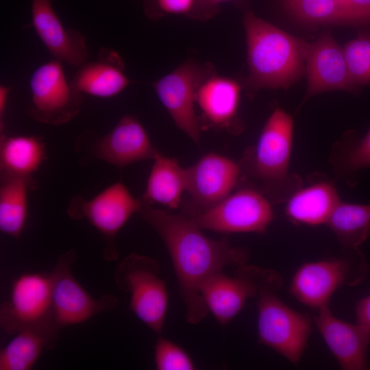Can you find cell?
<instances>
[{"mask_svg":"<svg viewBox=\"0 0 370 370\" xmlns=\"http://www.w3.org/2000/svg\"><path fill=\"white\" fill-rule=\"evenodd\" d=\"M354 23H370V0H347Z\"/></svg>","mask_w":370,"mask_h":370,"instance_id":"d6a6232c","label":"cell"},{"mask_svg":"<svg viewBox=\"0 0 370 370\" xmlns=\"http://www.w3.org/2000/svg\"><path fill=\"white\" fill-rule=\"evenodd\" d=\"M336 1L339 2L342 5H343L348 10L347 5V0H336ZM349 11V10H348ZM350 14V13H349ZM351 15V14H350Z\"/></svg>","mask_w":370,"mask_h":370,"instance_id":"d590c367","label":"cell"},{"mask_svg":"<svg viewBox=\"0 0 370 370\" xmlns=\"http://www.w3.org/2000/svg\"><path fill=\"white\" fill-rule=\"evenodd\" d=\"M158 153L141 123L130 115L123 116L97 142L94 150L97 158L120 169L140 160L154 159Z\"/></svg>","mask_w":370,"mask_h":370,"instance_id":"ac0fdd59","label":"cell"},{"mask_svg":"<svg viewBox=\"0 0 370 370\" xmlns=\"http://www.w3.org/2000/svg\"><path fill=\"white\" fill-rule=\"evenodd\" d=\"M158 262L132 253L116 267V286L130 295V309L149 329L160 335L167 312L169 294Z\"/></svg>","mask_w":370,"mask_h":370,"instance_id":"277c9868","label":"cell"},{"mask_svg":"<svg viewBox=\"0 0 370 370\" xmlns=\"http://www.w3.org/2000/svg\"><path fill=\"white\" fill-rule=\"evenodd\" d=\"M143 204L144 201L136 199L123 184L117 182L90 200L73 197L67 212L73 219L85 218L98 230L106 241L103 257L112 262L119 256L115 245L117 234Z\"/></svg>","mask_w":370,"mask_h":370,"instance_id":"30bf717a","label":"cell"},{"mask_svg":"<svg viewBox=\"0 0 370 370\" xmlns=\"http://www.w3.org/2000/svg\"><path fill=\"white\" fill-rule=\"evenodd\" d=\"M341 201L332 181L317 180L301 185L285 201V215L295 224L317 226L326 224Z\"/></svg>","mask_w":370,"mask_h":370,"instance_id":"44dd1931","label":"cell"},{"mask_svg":"<svg viewBox=\"0 0 370 370\" xmlns=\"http://www.w3.org/2000/svg\"><path fill=\"white\" fill-rule=\"evenodd\" d=\"M138 212L159 234L169 251L186 321L200 323L209 312L201 294L202 284L227 266L246 264L248 250L232 245L225 238L217 241L207 237L190 217L153 208L145 201Z\"/></svg>","mask_w":370,"mask_h":370,"instance_id":"6da1fadb","label":"cell"},{"mask_svg":"<svg viewBox=\"0 0 370 370\" xmlns=\"http://www.w3.org/2000/svg\"><path fill=\"white\" fill-rule=\"evenodd\" d=\"M293 119L276 108L267 119L254 150L247 156V170L259 180L274 201H286L302 185L301 178L289 171Z\"/></svg>","mask_w":370,"mask_h":370,"instance_id":"3957f363","label":"cell"},{"mask_svg":"<svg viewBox=\"0 0 370 370\" xmlns=\"http://www.w3.org/2000/svg\"><path fill=\"white\" fill-rule=\"evenodd\" d=\"M282 284V280L275 271L244 264L237 267L233 277L223 271L212 275L200 291L208 311L221 325L225 326L261 289L278 290Z\"/></svg>","mask_w":370,"mask_h":370,"instance_id":"ba28073f","label":"cell"},{"mask_svg":"<svg viewBox=\"0 0 370 370\" xmlns=\"http://www.w3.org/2000/svg\"><path fill=\"white\" fill-rule=\"evenodd\" d=\"M349 75L356 86L370 84V37L362 36L343 48Z\"/></svg>","mask_w":370,"mask_h":370,"instance_id":"f1b7e54d","label":"cell"},{"mask_svg":"<svg viewBox=\"0 0 370 370\" xmlns=\"http://www.w3.org/2000/svg\"><path fill=\"white\" fill-rule=\"evenodd\" d=\"M77 259L74 249L58 256L51 277V304L53 320L62 328L82 323L95 315L112 310L118 299L112 295L99 299L91 296L74 277L71 266Z\"/></svg>","mask_w":370,"mask_h":370,"instance_id":"8fae6325","label":"cell"},{"mask_svg":"<svg viewBox=\"0 0 370 370\" xmlns=\"http://www.w3.org/2000/svg\"><path fill=\"white\" fill-rule=\"evenodd\" d=\"M240 92L241 86L236 80L210 70L197 88L196 102L211 125L239 131L236 122Z\"/></svg>","mask_w":370,"mask_h":370,"instance_id":"ffe728a7","label":"cell"},{"mask_svg":"<svg viewBox=\"0 0 370 370\" xmlns=\"http://www.w3.org/2000/svg\"><path fill=\"white\" fill-rule=\"evenodd\" d=\"M306 72L308 86L304 100L328 90H358L348 72L343 49L330 32L323 33L310 43Z\"/></svg>","mask_w":370,"mask_h":370,"instance_id":"e0dca14e","label":"cell"},{"mask_svg":"<svg viewBox=\"0 0 370 370\" xmlns=\"http://www.w3.org/2000/svg\"><path fill=\"white\" fill-rule=\"evenodd\" d=\"M62 63L53 58L36 69L30 77L31 101L26 111L38 122L64 125L81 110L82 93L67 80Z\"/></svg>","mask_w":370,"mask_h":370,"instance_id":"9c48e42d","label":"cell"},{"mask_svg":"<svg viewBox=\"0 0 370 370\" xmlns=\"http://www.w3.org/2000/svg\"><path fill=\"white\" fill-rule=\"evenodd\" d=\"M77 69L71 82L82 94L110 98L124 90L130 83L124 72L122 57L110 48L101 47L96 60L86 61Z\"/></svg>","mask_w":370,"mask_h":370,"instance_id":"d6986e66","label":"cell"},{"mask_svg":"<svg viewBox=\"0 0 370 370\" xmlns=\"http://www.w3.org/2000/svg\"><path fill=\"white\" fill-rule=\"evenodd\" d=\"M295 18L312 24L354 23L347 9L336 0H282Z\"/></svg>","mask_w":370,"mask_h":370,"instance_id":"4316f807","label":"cell"},{"mask_svg":"<svg viewBox=\"0 0 370 370\" xmlns=\"http://www.w3.org/2000/svg\"><path fill=\"white\" fill-rule=\"evenodd\" d=\"M275 291L264 288L257 295L258 341L297 365L307 346L312 321L284 303Z\"/></svg>","mask_w":370,"mask_h":370,"instance_id":"8992f818","label":"cell"},{"mask_svg":"<svg viewBox=\"0 0 370 370\" xmlns=\"http://www.w3.org/2000/svg\"><path fill=\"white\" fill-rule=\"evenodd\" d=\"M243 24L249 73L245 80L249 95L260 88H288L304 72L310 43L286 33L245 11Z\"/></svg>","mask_w":370,"mask_h":370,"instance_id":"7a4b0ae2","label":"cell"},{"mask_svg":"<svg viewBox=\"0 0 370 370\" xmlns=\"http://www.w3.org/2000/svg\"><path fill=\"white\" fill-rule=\"evenodd\" d=\"M190 218L201 229L222 233H264L273 219V211L267 197L245 188Z\"/></svg>","mask_w":370,"mask_h":370,"instance_id":"7c38bea8","label":"cell"},{"mask_svg":"<svg viewBox=\"0 0 370 370\" xmlns=\"http://www.w3.org/2000/svg\"><path fill=\"white\" fill-rule=\"evenodd\" d=\"M32 177L1 173L0 186V230L18 239L27 214V193L35 188Z\"/></svg>","mask_w":370,"mask_h":370,"instance_id":"603a6c76","label":"cell"},{"mask_svg":"<svg viewBox=\"0 0 370 370\" xmlns=\"http://www.w3.org/2000/svg\"><path fill=\"white\" fill-rule=\"evenodd\" d=\"M186 189L191 195L193 217L214 207L227 196L236 185L241 168L224 156L210 153L186 169Z\"/></svg>","mask_w":370,"mask_h":370,"instance_id":"5bb4252c","label":"cell"},{"mask_svg":"<svg viewBox=\"0 0 370 370\" xmlns=\"http://www.w3.org/2000/svg\"><path fill=\"white\" fill-rule=\"evenodd\" d=\"M45 158L44 143L38 137L1 136V173L32 177Z\"/></svg>","mask_w":370,"mask_h":370,"instance_id":"d4e9b609","label":"cell"},{"mask_svg":"<svg viewBox=\"0 0 370 370\" xmlns=\"http://www.w3.org/2000/svg\"><path fill=\"white\" fill-rule=\"evenodd\" d=\"M210 70L188 60L152 84L175 125L197 144L200 141V126L194 105L197 88Z\"/></svg>","mask_w":370,"mask_h":370,"instance_id":"4fadbf2b","label":"cell"},{"mask_svg":"<svg viewBox=\"0 0 370 370\" xmlns=\"http://www.w3.org/2000/svg\"><path fill=\"white\" fill-rule=\"evenodd\" d=\"M333 164L350 185H355L357 173L370 166V127L362 138L349 135L335 147Z\"/></svg>","mask_w":370,"mask_h":370,"instance_id":"83f0119b","label":"cell"},{"mask_svg":"<svg viewBox=\"0 0 370 370\" xmlns=\"http://www.w3.org/2000/svg\"><path fill=\"white\" fill-rule=\"evenodd\" d=\"M326 225L348 249H359L370 234V205L340 201Z\"/></svg>","mask_w":370,"mask_h":370,"instance_id":"484cf974","label":"cell"},{"mask_svg":"<svg viewBox=\"0 0 370 370\" xmlns=\"http://www.w3.org/2000/svg\"><path fill=\"white\" fill-rule=\"evenodd\" d=\"M11 88L8 86H0V117L3 116Z\"/></svg>","mask_w":370,"mask_h":370,"instance_id":"e575fe53","label":"cell"},{"mask_svg":"<svg viewBox=\"0 0 370 370\" xmlns=\"http://www.w3.org/2000/svg\"><path fill=\"white\" fill-rule=\"evenodd\" d=\"M313 321L342 369H368L367 357L370 330L367 328L336 317L329 306L317 310Z\"/></svg>","mask_w":370,"mask_h":370,"instance_id":"2e32d148","label":"cell"},{"mask_svg":"<svg viewBox=\"0 0 370 370\" xmlns=\"http://www.w3.org/2000/svg\"><path fill=\"white\" fill-rule=\"evenodd\" d=\"M357 323L370 330V295L360 299L356 306Z\"/></svg>","mask_w":370,"mask_h":370,"instance_id":"836d02e7","label":"cell"},{"mask_svg":"<svg viewBox=\"0 0 370 370\" xmlns=\"http://www.w3.org/2000/svg\"><path fill=\"white\" fill-rule=\"evenodd\" d=\"M0 325L12 336L25 329L59 335L52 312L51 273H25L13 280L10 297L0 306Z\"/></svg>","mask_w":370,"mask_h":370,"instance_id":"52a82bcc","label":"cell"},{"mask_svg":"<svg viewBox=\"0 0 370 370\" xmlns=\"http://www.w3.org/2000/svg\"><path fill=\"white\" fill-rule=\"evenodd\" d=\"M153 160L143 200L149 204L158 203L177 208L186 189V169L176 159L160 153Z\"/></svg>","mask_w":370,"mask_h":370,"instance_id":"7402d4cb","label":"cell"},{"mask_svg":"<svg viewBox=\"0 0 370 370\" xmlns=\"http://www.w3.org/2000/svg\"><path fill=\"white\" fill-rule=\"evenodd\" d=\"M232 0H194L187 17L200 21L209 20L221 10V4Z\"/></svg>","mask_w":370,"mask_h":370,"instance_id":"1f68e13d","label":"cell"},{"mask_svg":"<svg viewBox=\"0 0 370 370\" xmlns=\"http://www.w3.org/2000/svg\"><path fill=\"white\" fill-rule=\"evenodd\" d=\"M0 352V370H29L43 349L57 345L59 335L40 329H25L13 335Z\"/></svg>","mask_w":370,"mask_h":370,"instance_id":"cb8c5ba5","label":"cell"},{"mask_svg":"<svg viewBox=\"0 0 370 370\" xmlns=\"http://www.w3.org/2000/svg\"><path fill=\"white\" fill-rule=\"evenodd\" d=\"M154 362L158 370H193L190 356L180 346L159 336L154 348Z\"/></svg>","mask_w":370,"mask_h":370,"instance_id":"f546056e","label":"cell"},{"mask_svg":"<svg viewBox=\"0 0 370 370\" xmlns=\"http://www.w3.org/2000/svg\"><path fill=\"white\" fill-rule=\"evenodd\" d=\"M367 271L359 249L347 258L304 262L294 273L289 291L300 303L317 310L328 306L333 293L341 286L363 281Z\"/></svg>","mask_w":370,"mask_h":370,"instance_id":"5b68a950","label":"cell"},{"mask_svg":"<svg viewBox=\"0 0 370 370\" xmlns=\"http://www.w3.org/2000/svg\"><path fill=\"white\" fill-rule=\"evenodd\" d=\"M54 0H31V25L54 59L76 68L88 58L85 36L64 27L56 12Z\"/></svg>","mask_w":370,"mask_h":370,"instance_id":"9a60e30c","label":"cell"},{"mask_svg":"<svg viewBox=\"0 0 370 370\" xmlns=\"http://www.w3.org/2000/svg\"><path fill=\"white\" fill-rule=\"evenodd\" d=\"M143 11L151 20H158L167 15L188 16L194 0H143Z\"/></svg>","mask_w":370,"mask_h":370,"instance_id":"4dcf8cb0","label":"cell"}]
</instances>
